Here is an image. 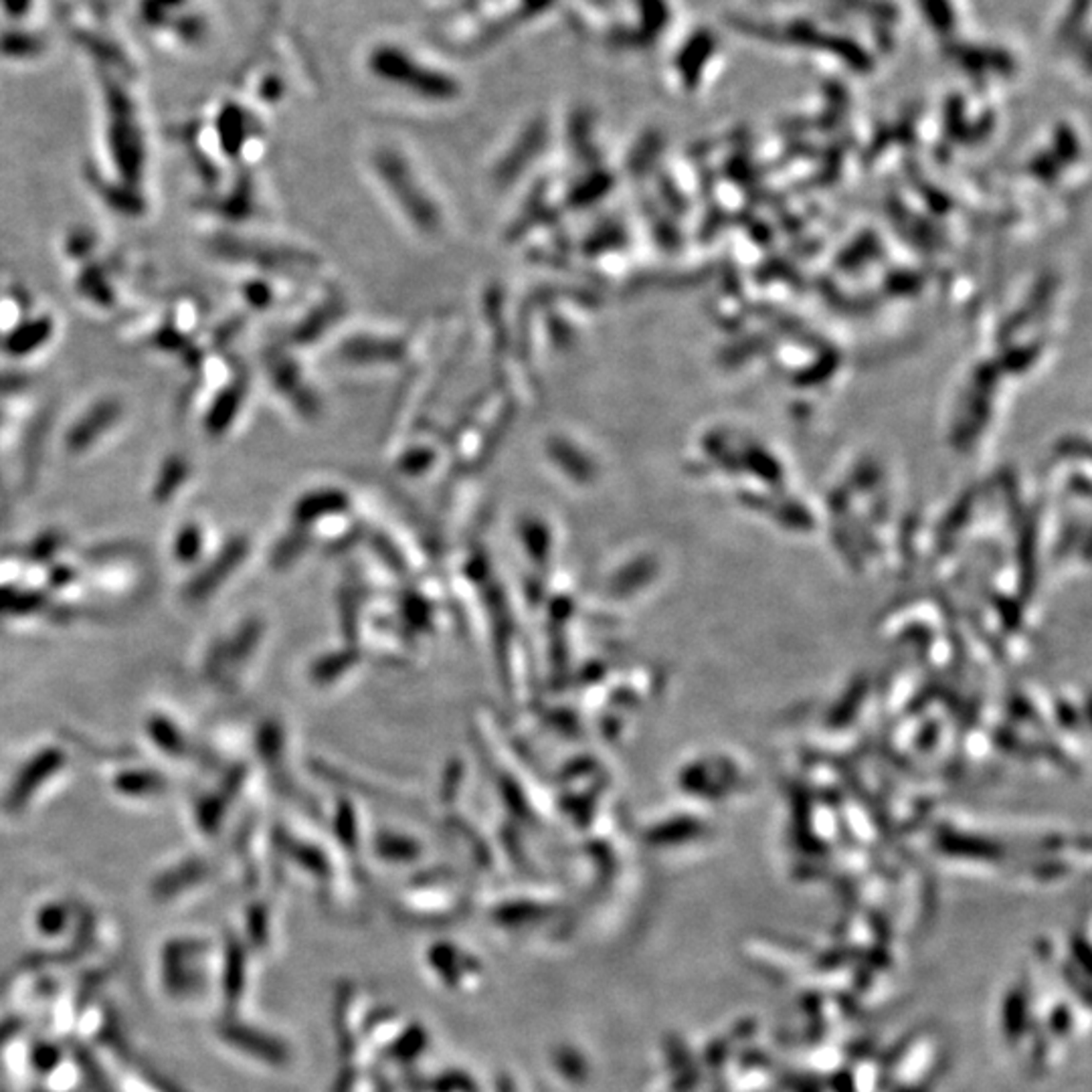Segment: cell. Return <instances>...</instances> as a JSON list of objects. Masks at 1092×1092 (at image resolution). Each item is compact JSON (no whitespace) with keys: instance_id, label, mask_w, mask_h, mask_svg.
Returning a JSON list of instances; mask_svg holds the SVG:
<instances>
[{"instance_id":"1","label":"cell","mask_w":1092,"mask_h":1092,"mask_svg":"<svg viewBox=\"0 0 1092 1092\" xmlns=\"http://www.w3.org/2000/svg\"><path fill=\"white\" fill-rule=\"evenodd\" d=\"M376 168L378 172L383 170L391 195L394 197V201H399L401 209L409 217H413L411 220H415V225L419 229L433 231L439 227V213L433 201L425 195L421 184L415 181V177H411V172L405 164H401L399 161L385 163L378 158Z\"/></svg>"}]
</instances>
